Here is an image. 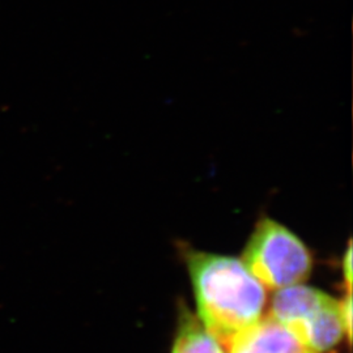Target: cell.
I'll return each instance as SVG.
<instances>
[{
    "instance_id": "obj_4",
    "label": "cell",
    "mask_w": 353,
    "mask_h": 353,
    "mask_svg": "<svg viewBox=\"0 0 353 353\" xmlns=\"http://www.w3.org/2000/svg\"><path fill=\"white\" fill-rule=\"evenodd\" d=\"M225 353H316L290 328L267 314L234 338Z\"/></svg>"
},
{
    "instance_id": "obj_7",
    "label": "cell",
    "mask_w": 353,
    "mask_h": 353,
    "mask_svg": "<svg viewBox=\"0 0 353 353\" xmlns=\"http://www.w3.org/2000/svg\"><path fill=\"white\" fill-rule=\"evenodd\" d=\"M343 272H344L345 284L348 288L347 292H352V246H351V242L348 245L345 256L343 259Z\"/></svg>"
},
{
    "instance_id": "obj_1",
    "label": "cell",
    "mask_w": 353,
    "mask_h": 353,
    "mask_svg": "<svg viewBox=\"0 0 353 353\" xmlns=\"http://www.w3.org/2000/svg\"><path fill=\"white\" fill-rule=\"evenodd\" d=\"M198 319L227 351L243 330L258 322L267 305V290L240 259L210 252L188 255Z\"/></svg>"
},
{
    "instance_id": "obj_2",
    "label": "cell",
    "mask_w": 353,
    "mask_h": 353,
    "mask_svg": "<svg viewBox=\"0 0 353 353\" xmlns=\"http://www.w3.org/2000/svg\"><path fill=\"white\" fill-rule=\"evenodd\" d=\"M242 263L265 290H279L303 284L313 261L305 243L290 229L265 219L254 229Z\"/></svg>"
},
{
    "instance_id": "obj_5",
    "label": "cell",
    "mask_w": 353,
    "mask_h": 353,
    "mask_svg": "<svg viewBox=\"0 0 353 353\" xmlns=\"http://www.w3.org/2000/svg\"><path fill=\"white\" fill-rule=\"evenodd\" d=\"M172 353H225L224 348L203 327L196 316L182 313Z\"/></svg>"
},
{
    "instance_id": "obj_3",
    "label": "cell",
    "mask_w": 353,
    "mask_h": 353,
    "mask_svg": "<svg viewBox=\"0 0 353 353\" xmlns=\"http://www.w3.org/2000/svg\"><path fill=\"white\" fill-rule=\"evenodd\" d=\"M268 314L290 328L313 352L331 351L345 335L339 301L303 284L276 290Z\"/></svg>"
},
{
    "instance_id": "obj_6",
    "label": "cell",
    "mask_w": 353,
    "mask_h": 353,
    "mask_svg": "<svg viewBox=\"0 0 353 353\" xmlns=\"http://www.w3.org/2000/svg\"><path fill=\"white\" fill-rule=\"evenodd\" d=\"M341 303V321H343V327L344 332L351 341V335H352V292H347L345 297L339 301Z\"/></svg>"
}]
</instances>
